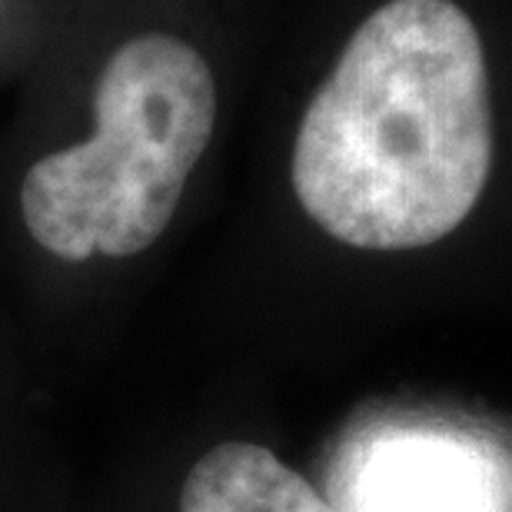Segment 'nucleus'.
Listing matches in <instances>:
<instances>
[{
	"label": "nucleus",
	"mask_w": 512,
	"mask_h": 512,
	"mask_svg": "<svg viewBox=\"0 0 512 512\" xmlns=\"http://www.w3.org/2000/svg\"><path fill=\"white\" fill-rule=\"evenodd\" d=\"M483 466L446 443L393 446L366 473V512H486Z\"/></svg>",
	"instance_id": "nucleus-4"
},
{
	"label": "nucleus",
	"mask_w": 512,
	"mask_h": 512,
	"mask_svg": "<svg viewBox=\"0 0 512 512\" xmlns=\"http://www.w3.org/2000/svg\"><path fill=\"white\" fill-rule=\"evenodd\" d=\"M180 512H336L306 479L253 443H220L183 479Z\"/></svg>",
	"instance_id": "nucleus-3"
},
{
	"label": "nucleus",
	"mask_w": 512,
	"mask_h": 512,
	"mask_svg": "<svg viewBox=\"0 0 512 512\" xmlns=\"http://www.w3.org/2000/svg\"><path fill=\"white\" fill-rule=\"evenodd\" d=\"M496 163V74L463 0H383L306 100L290 153L296 203L353 250L446 240Z\"/></svg>",
	"instance_id": "nucleus-1"
},
{
	"label": "nucleus",
	"mask_w": 512,
	"mask_h": 512,
	"mask_svg": "<svg viewBox=\"0 0 512 512\" xmlns=\"http://www.w3.org/2000/svg\"><path fill=\"white\" fill-rule=\"evenodd\" d=\"M217 107L213 67L190 40H124L97 77L94 133L24 173L20 217L37 247L64 263L150 250L210 147Z\"/></svg>",
	"instance_id": "nucleus-2"
}]
</instances>
